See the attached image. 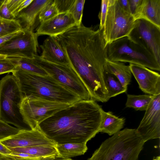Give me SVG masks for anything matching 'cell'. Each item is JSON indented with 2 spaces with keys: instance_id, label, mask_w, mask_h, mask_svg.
I'll list each match as a JSON object with an SVG mask.
<instances>
[{
  "instance_id": "1",
  "label": "cell",
  "mask_w": 160,
  "mask_h": 160,
  "mask_svg": "<svg viewBox=\"0 0 160 160\" xmlns=\"http://www.w3.org/2000/svg\"><path fill=\"white\" fill-rule=\"evenodd\" d=\"M66 53L71 67L87 89L92 99L102 102L108 99L104 73L107 46L102 30L82 23L55 37Z\"/></svg>"
},
{
  "instance_id": "2",
  "label": "cell",
  "mask_w": 160,
  "mask_h": 160,
  "mask_svg": "<svg viewBox=\"0 0 160 160\" xmlns=\"http://www.w3.org/2000/svg\"><path fill=\"white\" fill-rule=\"evenodd\" d=\"M104 112L95 101L81 100L43 120L38 128L56 145L87 143L100 132Z\"/></svg>"
},
{
  "instance_id": "3",
  "label": "cell",
  "mask_w": 160,
  "mask_h": 160,
  "mask_svg": "<svg viewBox=\"0 0 160 160\" xmlns=\"http://www.w3.org/2000/svg\"><path fill=\"white\" fill-rule=\"evenodd\" d=\"M12 73L18 81L23 98L32 97L69 105L81 100L49 75H40L21 70Z\"/></svg>"
},
{
  "instance_id": "4",
  "label": "cell",
  "mask_w": 160,
  "mask_h": 160,
  "mask_svg": "<svg viewBox=\"0 0 160 160\" xmlns=\"http://www.w3.org/2000/svg\"><path fill=\"white\" fill-rule=\"evenodd\" d=\"M144 143L135 129L126 128L104 141L87 160H138Z\"/></svg>"
},
{
  "instance_id": "5",
  "label": "cell",
  "mask_w": 160,
  "mask_h": 160,
  "mask_svg": "<svg viewBox=\"0 0 160 160\" xmlns=\"http://www.w3.org/2000/svg\"><path fill=\"white\" fill-rule=\"evenodd\" d=\"M23 97L18 81L8 74L0 80V119L20 130L31 129L25 122L20 108Z\"/></svg>"
},
{
  "instance_id": "6",
  "label": "cell",
  "mask_w": 160,
  "mask_h": 160,
  "mask_svg": "<svg viewBox=\"0 0 160 160\" xmlns=\"http://www.w3.org/2000/svg\"><path fill=\"white\" fill-rule=\"evenodd\" d=\"M107 59L128 62L160 71V64L155 58L146 49L131 40L127 36L107 45Z\"/></svg>"
},
{
  "instance_id": "7",
  "label": "cell",
  "mask_w": 160,
  "mask_h": 160,
  "mask_svg": "<svg viewBox=\"0 0 160 160\" xmlns=\"http://www.w3.org/2000/svg\"><path fill=\"white\" fill-rule=\"evenodd\" d=\"M135 19L124 10L117 0H108V7L102 33L107 45L127 36L132 28Z\"/></svg>"
},
{
  "instance_id": "8",
  "label": "cell",
  "mask_w": 160,
  "mask_h": 160,
  "mask_svg": "<svg viewBox=\"0 0 160 160\" xmlns=\"http://www.w3.org/2000/svg\"><path fill=\"white\" fill-rule=\"evenodd\" d=\"M32 60L48 75L77 94L81 100L92 99L82 80L70 65L50 62L42 59L38 55Z\"/></svg>"
},
{
  "instance_id": "9",
  "label": "cell",
  "mask_w": 160,
  "mask_h": 160,
  "mask_svg": "<svg viewBox=\"0 0 160 160\" xmlns=\"http://www.w3.org/2000/svg\"><path fill=\"white\" fill-rule=\"evenodd\" d=\"M70 105L32 97L23 98L20 110L24 120L32 129L42 122Z\"/></svg>"
},
{
  "instance_id": "10",
  "label": "cell",
  "mask_w": 160,
  "mask_h": 160,
  "mask_svg": "<svg viewBox=\"0 0 160 160\" xmlns=\"http://www.w3.org/2000/svg\"><path fill=\"white\" fill-rule=\"evenodd\" d=\"M127 37L146 49L160 64V28L145 19H137Z\"/></svg>"
},
{
  "instance_id": "11",
  "label": "cell",
  "mask_w": 160,
  "mask_h": 160,
  "mask_svg": "<svg viewBox=\"0 0 160 160\" xmlns=\"http://www.w3.org/2000/svg\"><path fill=\"white\" fill-rule=\"evenodd\" d=\"M23 29L21 34L0 46V54L29 59L37 55L38 36L32 30Z\"/></svg>"
},
{
  "instance_id": "12",
  "label": "cell",
  "mask_w": 160,
  "mask_h": 160,
  "mask_svg": "<svg viewBox=\"0 0 160 160\" xmlns=\"http://www.w3.org/2000/svg\"><path fill=\"white\" fill-rule=\"evenodd\" d=\"M136 132L145 143L160 138V94L154 96Z\"/></svg>"
},
{
  "instance_id": "13",
  "label": "cell",
  "mask_w": 160,
  "mask_h": 160,
  "mask_svg": "<svg viewBox=\"0 0 160 160\" xmlns=\"http://www.w3.org/2000/svg\"><path fill=\"white\" fill-rule=\"evenodd\" d=\"M8 148L56 144L48 139L37 128L29 130H20L16 134L0 141Z\"/></svg>"
},
{
  "instance_id": "14",
  "label": "cell",
  "mask_w": 160,
  "mask_h": 160,
  "mask_svg": "<svg viewBox=\"0 0 160 160\" xmlns=\"http://www.w3.org/2000/svg\"><path fill=\"white\" fill-rule=\"evenodd\" d=\"M131 73L141 90L148 94H160V75L148 68L132 63L129 65Z\"/></svg>"
},
{
  "instance_id": "15",
  "label": "cell",
  "mask_w": 160,
  "mask_h": 160,
  "mask_svg": "<svg viewBox=\"0 0 160 160\" xmlns=\"http://www.w3.org/2000/svg\"><path fill=\"white\" fill-rule=\"evenodd\" d=\"M76 25L71 14L60 13L47 21L41 23L37 29L36 33L38 36L46 35L55 37Z\"/></svg>"
},
{
  "instance_id": "16",
  "label": "cell",
  "mask_w": 160,
  "mask_h": 160,
  "mask_svg": "<svg viewBox=\"0 0 160 160\" xmlns=\"http://www.w3.org/2000/svg\"><path fill=\"white\" fill-rule=\"evenodd\" d=\"M42 59L53 63L63 65H70L65 52L55 37L49 36L40 45Z\"/></svg>"
},
{
  "instance_id": "17",
  "label": "cell",
  "mask_w": 160,
  "mask_h": 160,
  "mask_svg": "<svg viewBox=\"0 0 160 160\" xmlns=\"http://www.w3.org/2000/svg\"><path fill=\"white\" fill-rule=\"evenodd\" d=\"M133 17L135 20L143 19L160 28V0H141Z\"/></svg>"
},
{
  "instance_id": "18",
  "label": "cell",
  "mask_w": 160,
  "mask_h": 160,
  "mask_svg": "<svg viewBox=\"0 0 160 160\" xmlns=\"http://www.w3.org/2000/svg\"><path fill=\"white\" fill-rule=\"evenodd\" d=\"M52 0H35L26 8L23 10L17 17L22 28L33 30V27L37 16L43 8L51 3Z\"/></svg>"
},
{
  "instance_id": "19",
  "label": "cell",
  "mask_w": 160,
  "mask_h": 160,
  "mask_svg": "<svg viewBox=\"0 0 160 160\" xmlns=\"http://www.w3.org/2000/svg\"><path fill=\"white\" fill-rule=\"evenodd\" d=\"M8 148L12 152L26 153L44 160H52L59 157L56 147L52 146L41 145Z\"/></svg>"
},
{
  "instance_id": "20",
  "label": "cell",
  "mask_w": 160,
  "mask_h": 160,
  "mask_svg": "<svg viewBox=\"0 0 160 160\" xmlns=\"http://www.w3.org/2000/svg\"><path fill=\"white\" fill-rule=\"evenodd\" d=\"M105 70L115 76L123 87L127 88L131 81L132 74L129 65L107 59Z\"/></svg>"
},
{
  "instance_id": "21",
  "label": "cell",
  "mask_w": 160,
  "mask_h": 160,
  "mask_svg": "<svg viewBox=\"0 0 160 160\" xmlns=\"http://www.w3.org/2000/svg\"><path fill=\"white\" fill-rule=\"evenodd\" d=\"M125 119L119 118L109 111L104 112L100 132L112 136L120 131L123 127Z\"/></svg>"
},
{
  "instance_id": "22",
  "label": "cell",
  "mask_w": 160,
  "mask_h": 160,
  "mask_svg": "<svg viewBox=\"0 0 160 160\" xmlns=\"http://www.w3.org/2000/svg\"><path fill=\"white\" fill-rule=\"evenodd\" d=\"M59 157L70 158L84 154L87 151V143H67L56 145Z\"/></svg>"
},
{
  "instance_id": "23",
  "label": "cell",
  "mask_w": 160,
  "mask_h": 160,
  "mask_svg": "<svg viewBox=\"0 0 160 160\" xmlns=\"http://www.w3.org/2000/svg\"><path fill=\"white\" fill-rule=\"evenodd\" d=\"M154 96L149 94L134 95L128 94L125 106L136 111H145Z\"/></svg>"
},
{
  "instance_id": "24",
  "label": "cell",
  "mask_w": 160,
  "mask_h": 160,
  "mask_svg": "<svg viewBox=\"0 0 160 160\" xmlns=\"http://www.w3.org/2000/svg\"><path fill=\"white\" fill-rule=\"evenodd\" d=\"M104 81L108 91L109 99L121 93L126 92L127 88L123 87L118 78L113 74L105 70Z\"/></svg>"
},
{
  "instance_id": "25",
  "label": "cell",
  "mask_w": 160,
  "mask_h": 160,
  "mask_svg": "<svg viewBox=\"0 0 160 160\" xmlns=\"http://www.w3.org/2000/svg\"><path fill=\"white\" fill-rule=\"evenodd\" d=\"M12 58L16 64V70H22L40 75H48L43 69L35 64L32 59Z\"/></svg>"
},
{
  "instance_id": "26",
  "label": "cell",
  "mask_w": 160,
  "mask_h": 160,
  "mask_svg": "<svg viewBox=\"0 0 160 160\" xmlns=\"http://www.w3.org/2000/svg\"><path fill=\"white\" fill-rule=\"evenodd\" d=\"M22 29V26L18 19L9 20L0 18V37Z\"/></svg>"
},
{
  "instance_id": "27",
  "label": "cell",
  "mask_w": 160,
  "mask_h": 160,
  "mask_svg": "<svg viewBox=\"0 0 160 160\" xmlns=\"http://www.w3.org/2000/svg\"><path fill=\"white\" fill-rule=\"evenodd\" d=\"M33 0H7L8 8L16 18L23 10L28 7Z\"/></svg>"
},
{
  "instance_id": "28",
  "label": "cell",
  "mask_w": 160,
  "mask_h": 160,
  "mask_svg": "<svg viewBox=\"0 0 160 160\" xmlns=\"http://www.w3.org/2000/svg\"><path fill=\"white\" fill-rule=\"evenodd\" d=\"M85 0H75L69 13L71 14L74 19L76 25L79 26L82 23L83 9Z\"/></svg>"
},
{
  "instance_id": "29",
  "label": "cell",
  "mask_w": 160,
  "mask_h": 160,
  "mask_svg": "<svg viewBox=\"0 0 160 160\" xmlns=\"http://www.w3.org/2000/svg\"><path fill=\"white\" fill-rule=\"evenodd\" d=\"M53 1L42 10L38 15L41 23L47 21L58 14L57 10L53 3Z\"/></svg>"
},
{
  "instance_id": "30",
  "label": "cell",
  "mask_w": 160,
  "mask_h": 160,
  "mask_svg": "<svg viewBox=\"0 0 160 160\" xmlns=\"http://www.w3.org/2000/svg\"><path fill=\"white\" fill-rule=\"evenodd\" d=\"M0 160H44L28 154L21 152H12L9 154L0 153Z\"/></svg>"
},
{
  "instance_id": "31",
  "label": "cell",
  "mask_w": 160,
  "mask_h": 160,
  "mask_svg": "<svg viewBox=\"0 0 160 160\" xmlns=\"http://www.w3.org/2000/svg\"><path fill=\"white\" fill-rule=\"evenodd\" d=\"M20 131L0 119V141L16 134Z\"/></svg>"
},
{
  "instance_id": "32",
  "label": "cell",
  "mask_w": 160,
  "mask_h": 160,
  "mask_svg": "<svg viewBox=\"0 0 160 160\" xmlns=\"http://www.w3.org/2000/svg\"><path fill=\"white\" fill-rule=\"evenodd\" d=\"M17 65L12 58L0 60V74L13 72L16 70Z\"/></svg>"
},
{
  "instance_id": "33",
  "label": "cell",
  "mask_w": 160,
  "mask_h": 160,
  "mask_svg": "<svg viewBox=\"0 0 160 160\" xmlns=\"http://www.w3.org/2000/svg\"><path fill=\"white\" fill-rule=\"evenodd\" d=\"M75 0H54L53 3L58 14L69 13Z\"/></svg>"
},
{
  "instance_id": "34",
  "label": "cell",
  "mask_w": 160,
  "mask_h": 160,
  "mask_svg": "<svg viewBox=\"0 0 160 160\" xmlns=\"http://www.w3.org/2000/svg\"><path fill=\"white\" fill-rule=\"evenodd\" d=\"M108 0H102L101 2V10L98 15L100 20L99 28L102 30L106 19L108 7Z\"/></svg>"
},
{
  "instance_id": "35",
  "label": "cell",
  "mask_w": 160,
  "mask_h": 160,
  "mask_svg": "<svg viewBox=\"0 0 160 160\" xmlns=\"http://www.w3.org/2000/svg\"><path fill=\"white\" fill-rule=\"evenodd\" d=\"M0 18L9 20L15 19L16 18L11 13L8 8L7 0H5L0 7Z\"/></svg>"
},
{
  "instance_id": "36",
  "label": "cell",
  "mask_w": 160,
  "mask_h": 160,
  "mask_svg": "<svg viewBox=\"0 0 160 160\" xmlns=\"http://www.w3.org/2000/svg\"><path fill=\"white\" fill-rule=\"evenodd\" d=\"M24 31L23 28L12 33L0 37V46L19 35Z\"/></svg>"
},
{
  "instance_id": "37",
  "label": "cell",
  "mask_w": 160,
  "mask_h": 160,
  "mask_svg": "<svg viewBox=\"0 0 160 160\" xmlns=\"http://www.w3.org/2000/svg\"><path fill=\"white\" fill-rule=\"evenodd\" d=\"M128 0L130 12L131 14L134 16L141 0Z\"/></svg>"
},
{
  "instance_id": "38",
  "label": "cell",
  "mask_w": 160,
  "mask_h": 160,
  "mask_svg": "<svg viewBox=\"0 0 160 160\" xmlns=\"http://www.w3.org/2000/svg\"><path fill=\"white\" fill-rule=\"evenodd\" d=\"M117 1L119 5L122 9L130 13L128 0H117Z\"/></svg>"
},
{
  "instance_id": "39",
  "label": "cell",
  "mask_w": 160,
  "mask_h": 160,
  "mask_svg": "<svg viewBox=\"0 0 160 160\" xmlns=\"http://www.w3.org/2000/svg\"><path fill=\"white\" fill-rule=\"evenodd\" d=\"M11 152L7 147L0 142V153L3 154H9Z\"/></svg>"
},
{
  "instance_id": "40",
  "label": "cell",
  "mask_w": 160,
  "mask_h": 160,
  "mask_svg": "<svg viewBox=\"0 0 160 160\" xmlns=\"http://www.w3.org/2000/svg\"><path fill=\"white\" fill-rule=\"evenodd\" d=\"M48 160H74L70 158H64L58 157L54 159Z\"/></svg>"
},
{
  "instance_id": "41",
  "label": "cell",
  "mask_w": 160,
  "mask_h": 160,
  "mask_svg": "<svg viewBox=\"0 0 160 160\" xmlns=\"http://www.w3.org/2000/svg\"><path fill=\"white\" fill-rule=\"evenodd\" d=\"M7 57L6 56L0 54V60L4 59Z\"/></svg>"
},
{
  "instance_id": "42",
  "label": "cell",
  "mask_w": 160,
  "mask_h": 160,
  "mask_svg": "<svg viewBox=\"0 0 160 160\" xmlns=\"http://www.w3.org/2000/svg\"><path fill=\"white\" fill-rule=\"evenodd\" d=\"M153 160H160V156H159L154 157Z\"/></svg>"
},
{
  "instance_id": "43",
  "label": "cell",
  "mask_w": 160,
  "mask_h": 160,
  "mask_svg": "<svg viewBox=\"0 0 160 160\" xmlns=\"http://www.w3.org/2000/svg\"><path fill=\"white\" fill-rule=\"evenodd\" d=\"M5 1V0H0V7L2 4V3H3L4 1Z\"/></svg>"
}]
</instances>
